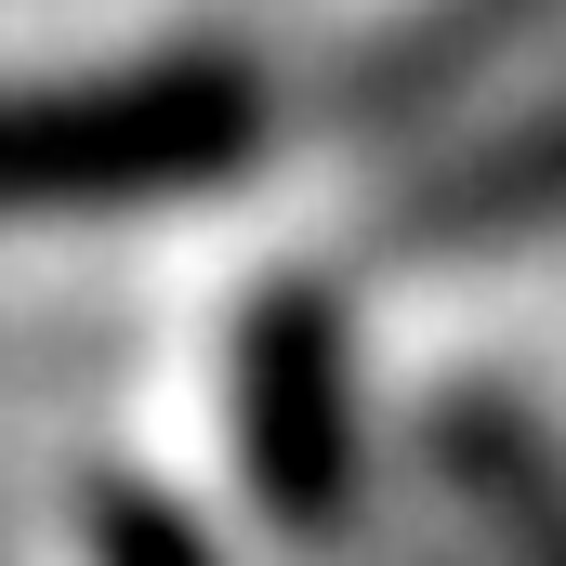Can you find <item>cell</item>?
<instances>
[{
  "instance_id": "obj_4",
  "label": "cell",
  "mask_w": 566,
  "mask_h": 566,
  "mask_svg": "<svg viewBox=\"0 0 566 566\" xmlns=\"http://www.w3.org/2000/svg\"><path fill=\"white\" fill-rule=\"evenodd\" d=\"M554 224H566V93H541L527 119L448 145L369 198V251H514Z\"/></svg>"
},
{
  "instance_id": "obj_1",
  "label": "cell",
  "mask_w": 566,
  "mask_h": 566,
  "mask_svg": "<svg viewBox=\"0 0 566 566\" xmlns=\"http://www.w3.org/2000/svg\"><path fill=\"white\" fill-rule=\"evenodd\" d=\"M277 133V80L238 40H185L106 80L0 93V224L40 211H158L198 185H238Z\"/></svg>"
},
{
  "instance_id": "obj_3",
  "label": "cell",
  "mask_w": 566,
  "mask_h": 566,
  "mask_svg": "<svg viewBox=\"0 0 566 566\" xmlns=\"http://www.w3.org/2000/svg\"><path fill=\"white\" fill-rule=\"evenodd\" d=\"M554 40H566V0H422V13H396L382 40H356L329 66L316 119L343 145H396V133H422V119H448L461 93L541 66Z\"/></svg>"
},
{
  "instance_id": "obj_6",
  "label": "cell",
  "mask_w": 566,
  "mask_h": 566,
  "mask_svg": "<svg viewBox=\"0 0 566 566\" xmlns=\"http://www.w3.org/2000/svg\"><path fill=\"white\" fill-rule=\"evenodd\" d=\"M93 554L106 566H224L211 527L185 501H158V488H93Z\"/></svg>"
},
{
  "instance_id": "obj_5",
  "label": "cell",
  "mask_w": 566,
  "mask_h": 566,
  "mask_svg": "<svg viewBox=\"0 0 566 566\" xmlns=\"http://www.w3.org/2000/svg\"><path fill=\"white\" fill-rule=\"evenodd\" d=\"M422 461L501 566H566V434L514 382H448L422 409Z\"/></svg>"
},
{
  "instance_id": "obj_2",
  "label": "cell",
  "mask_w": 566,
  "mask_h": 566,
  "mask_svg": "<svg viewBox=\"0 0 566 566\" xmlns=\"http://www.w3.org/2000/svg\"><path fill=\"white\" fill-rule=\"evenodd\" d=\"M238 474L264 527L329 554L369 514V422H356V316L343 277H264L238 316Z\"/></svg>"
}]
</instances>
